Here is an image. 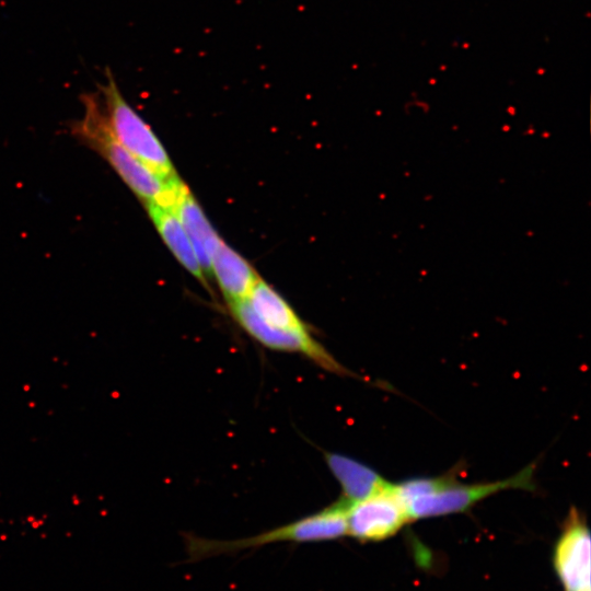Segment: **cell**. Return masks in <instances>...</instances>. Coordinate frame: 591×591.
I'll return each instance as SVG.
<instances>
[{
	"mask_svg": "<svg viewBox=\"0 0 591 591\" xmlns=\"http://www.w3.org/2000/svg\"><path fill=\"white\" fill-rule=\"evenodd\" d=\"M144 206L155 229L176 259L209 289L208 279L200 267L192 241L176 213L171 208L157 204Z\"/></svg>",
	"mask_w": 591,
	"mask_h": 591,
	"instance_id": "cell-10",
	"label": "cell"
},
{
	"mask_svg": "<svg viewBox=\"0 0 591 591\" xmlns=\"http://www.w3.org/2000/svg\"><path fill=\"white\" fill-rule=\"evenodd\" d=\"M346 508V501L340 498L315 513L256 535L235 540L220 541L186 534L184 536L186 553L189 561H199L275 543L301 544L338 540L347 535Z\"/></svg>",
	"mask_w": 591,
	"mask_h": 591,
	"instance_id": "cell-4",
	"label": "cell"
},
{
	"mask_svg": "<svg viewBox=\"0 0 591 591\" xmlns=\"http://www.w3.org/2000/svg\"><path fill=\"white\" fill-rule=\"evenodd\" d=\"M211 274L227 303L246 299L260 279L253 266L224 241L211 258Z\"/></svg>",
	"mask_w": 591,
	"mask_h": 591,
	"instance_id": "cell-9",
	"label": "cell"
},
{
	"mask_svg": "<svg viewBox=\"0 0 591 591\" xmlns=\"http://www.w3.org/2000/svg\"><path fill=\"white\" fill-rule=\"evenodd\" d=\"M245 300L255 313L245 324L253 339L270 350L300 354L325 370L336 366L292 306L262 278Z\"/></svg>",
	"mask_w": 591,
	"mask_h": 591,
	"instance_id": "cell-2",
	"label": "cell"
},
{
	"mask_svg": "<svg viewBox=\"0 0 591 591\" xmlns=\"http://www.w3.org/2000/svg\"><path fill=\"white\" fill-rule=\"evenodd\" d=\"M83 117L72 125V132L95 150L120 178L147 204L172 208L183 181H166L129 153L112 135L102 109L99 93L81 96Z\"/></svg>",
	"mask_w": 591,
	"mask_h": 591,
	"instance_id": "cell-1",
	"label": "cell"
},
{
	"mask_svg": "<svg viewBox=\"0 0 591 591\" xmlns=\"http://www.w3.org/2000/svg\"><path fill=\"white\" fill-rule=\"evenodd\" d=\"M553 565L565 591H590V532L576 508L570 509L557 538Z\"/></svg>",
	"mask_w": 591,
	"mask_h": 591,
	"instance_id": "cell-7",
	"label": "cell"
},
{
	"mask_svg": "<svg viewBox=\"0 0 591 591\" xmlns=\"http://www.w3.org/2000/svg\"><path fill=\"white\" fill-rule=\"evenodd\" d=\"M99 96L106 124L114 138L135 158L166 181L178 177L159 138L121 94L109 69Z\"/></svg>",
	"mask_w": 591,
	"mask_h": 591,
	"instance_id": "cell-5",
	"label": "cell"
},
{
	"mask_svg": "<svg viewBox=\"0 0 591 591\" xmlns=\"http://www.w3.org/2000/svg\"><path fill=\"white\" fill-rule=\"evenodd\" d=\"M534 465L502 480L463 484L451 475L417 477L397 485L410 521L464 512L483 499L506 489L531 490Z\"/></svg>",
	"mask_w": 591,
	"mask_h": 591,
	"instance_id": "cell-3",
	"label": "cell"
},
{
	"mask_svg": "<svg viewBox=\"0 0 591 591\" xmlns=\"http://www.w3.org/2000/svg\"><path fill=\"white\" fill-rule=\"evenodd\" d=\"M184 225L200 267L209 280L211 274V258L220 243L223 241L210 224L199 204L189 188L182 184L171 208Z\"/></svg>",
	"mask_w": 591,
	"mask_h": 591,
	"instance_id": "cell-8",
	"label": "cell"
},
{
	"mask_svg": "<svg viewBox=\"0 0 591 591\" xmlns=\"http://www.w3.org/2000/svg\"><path fill=\"white\" fill-rule=\"evenodd\" d=\"M327 467L338 480L346 502L363 499L383 488L389 480L367 464L340 453H325Z\"/></svg>",
	"mask_w": 591,
	"mask_h": 591,
	"instance_id": "cell-11",
	"label": "cell"
},
{
	"mask_svg": "<svg viewBox=\"0 0 591 591\" xmlns=\"http://www.w3.org/2000/svg\"><path fill=\"white\" fill-rule=\"evenodd\" d=\"M347 535L361 542H380L410 522L396 484L387 483L372 495L346 502Z\"/></svg>",
	"mask_w": 591,
	"mask_h": 591,
	"instance_id": "cell-6",
	"label": "cell"
}]
</instances>
